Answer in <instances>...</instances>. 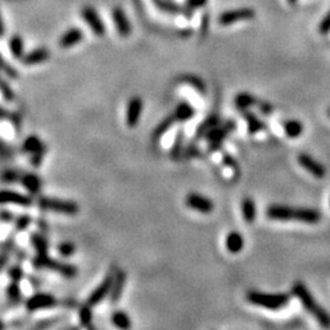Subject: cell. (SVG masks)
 Returning a JSON list of instances; mask_svg holds the SVG:
<instances>
[{
	"instance_id": "12",
	"label": "cell",
	"mask_w": 330,
	"mask_h": 330,
	"mask_svg": "<svg viewBox=\"0 0 330 330\" xmlns=\"http://www.w3.org/2000/svg\"><path fill=\"white\" fill-rule=\"evenodd\" d=\"M142 110H143V100L141 97H132L129 100L128 107H126V115L125 121L128 128L133 129L138 125L139 120H141Z\"/></svg>"
},
{
	"instance_id": "37",
	"label": "cell",
	"mask_w": 330,
	"mask_h": 330,
	"mask_svg": "<svg viewBox=\"0 0 330 330\" xmlns=\"http://www.w3.org/2000/svg\"><path fill=\"white\" fill-rule=\"evenodd\" d=\"M58 253L64 258H69V257H72L76 252V246L72 242H69V241H64V242L59 243L58 247Z\"/></svg>"
},
{
	"instance_id": "5",
	"label": "cell",
	"mask_w": 330,
	"mask_h": 330,
	"mask_svg": "<svg viewBox=\"0 0 330 330\" xmlns=\"http://www.w3.org/2000/svg\"><path fill=\"white\" fill-rule=\"evenodd\" d=\"M38 207L43 211L55 212V213L64 215H76L80 211L77 203L74 201H66L61 198L54 197H39L38 198Z\"/></svg>"
},
{
	"instance_id": "17",
	"label": "cell",
	"mask_w": 330,
	"mask_h": 330,
	"mask_svg": "<svg viewBox=\"0 0 330 330\" xmlns=\"http://www.w3.org/2000/svg\"><path fill=\"white\" fill-rule=\"evenodd\" d=\"M84 32L82 30L77 27H72L70 30L66 31L65 33H63V36L60 37L59 39V46L61 48L68 49V48H72V47L76 46V44L81 43L82 39H84Z\"/></svg>"
},
{
	"instance_id": "33",
	"label": "cell",
	"mask_w": 330,
	"mask_h": 330,
	"mask_svg": "<svg viewBox=\"0 0 330 330\" xmlns=\"http://www.w3.org/2000/svg\"><path fill=\"white\" fill-rule=\"evenodd\" d=\"M5 295H6V298L9 300V302H11V303L20 302L21 298H22L20 282L11 281L10 284H9L8 286H6Z\"/></svg>"
},
{
	"instance_id": "46",
	"label": "cell",
	"mask_w": 330,
	"mask_h": 330,
	"mask_svg": "<svg viewBox=\"0 0 330 330\" xmlns=\"http://www.w3.org/2000/svg\"><path fill=\"white\" fill-rule=\"evenodd\" d=\"M44 154H46V152H39V153L31 155V163L33 164V167L36 168L40 167V164H42V160L44 158Z\"/></svg>"
},
{
	"instance_id": "11",
	"label": "cell",
	"mask_w": 330,
	"mask_h": 330,
	"mask_svg": "<svg viewBox=\"0 0 330 330\" xmlns=\"http://www.w3.org/2000/svg\"><path fill=\"white\" fill-rule=\"evenodd\" d=\"M82 18L86 24L90 26L92 32L97 36H104L106 33V25H104L103 20H101L99 14L96 11V9L92 8V6H85L81 11Z\"/></svg>"
},
{
	"instance_id": "26",
	"label": "cell",
	"mask_w": 330,
	"mask_h": 330,
	"mask_svg": "<svg viewBox=\"0 0 330 330\" xmlns=\"http://www.w3.org/2000/svg\"><path fill=\"white\" fill-rule=\"evenodd\" d=\"M234 103L237 109L241 110V112H243V110L249 109L250 107H253L256 106V104H258V100H257L256 97L252 96L251 93L241 92V93H239L236 97H235Z\"/></svg>"
},
{
	"instance_id": "15",
	"label": "cell",
	"mask_w": 330,
	"mask_h": 330,
	"mask_svg": "<svg viewBox=\"0 0 330 330\" xmlns=\"http://www.w3.org/2000/svg\"><path fill=\"white\" fill-rule=\"evenodd\" d=\"M112 17L114 21V25H115V28L117 33L121 37H128L131 33V24H130V20L126 16L125 11L122 10L121 8H114L112 12Z\"/></svg>"
},
{
	"instance_id": "51",
	"label": "cell",
	"mask_w": 330,
	"mask_h": 330,
	"mask_svg": "<svg viewBox=\"0 0 330 330\" xmlns=\"http://www.w3.org/2000/svg\"><path fill=\"white\" fill-rule=\"evenodd\" d=\"M328 116L330 117V108H329V109H328Z\"/></svg>"
},
{
	"instance_id": "1",
	"label": "cell",
	"mask_w": 330,
	"mask_h": 330,
	"mask_svg": "<svg viewBox=\"0 0 330 330\" xmlns=\"http://www.w3.org/2000/svg\"><path fill=\"white\" fill-rule=\"evenodd\" d=\"M266 217L272 220H297L307 224H317L322 219V214L314 208L273 204L266 209Z\"/></svg>"
},
{
	"instance_id": "30",
	"label": "cell",
	"mask_w": 330,
	"mask_h": 330,
	"mask_svg": "<svg viewBox=\"0 0 330 330\" xmlns=\"http://www.w3.org/2000/svg\"><path fill=\"white\" fill-rule=\"evenodd\" d=\"M282 129L287 137L290 138L300 137L303 132V125L298 120H286L282 123Z\"/></svg>"
},
{
	"instance_id": "40",
	"label": "cell",
	"mask_w": 330,
	"mask_h": 330,
	"mask_svg": "<svg viewBox=\"0 0 330 330\" xmlns=\"http://www.w3.org/2000/svg\"><path fill=\"white\" fill-rule=\"evenodd\" d=\"M21 175L14 169H6L3 171V181L6 183H14L20 181Z\"/></svg>"
},
{
	"instance_id": "42",
	"label": "cell",
	"mask_w": 330,
	"mask_h": 330,
	"mask_svg": "<svg viewBox=\"0 0 330 330\" xmlns=\"http://www.w3.org/2000/svg\"><path fill=\"white\" fill-rule=\"evenodd\" d=\"M208 3V0H186V11L191 14V11L197 10Z\"/></svg>"
},
{
	"instance_id": "21",
	"label": "cell",
	"mask_w": 330,
	"mask_h": 330,
	"mask_svg": "<svg viewBox=\"0 0 330 330\" xmlns=\"http://www.w3.org/2000/svg\"><path fill=\"white\" fill-rule=\"evenodd\" d=\"M243 246H245V240H243L242 235L237 231H231L225 237V247L230 253L236 255L242 251Z\"/></svg>"
},
{
	"instance_id": "20",
	"label": "cell",
	"mask_w": 330,
	"mask_h": 330,
	"mask_svg": "<svg viewBox=\"0 0 330 330\" xmlns=\"http://www.w3.org/2000/svg\"><path fill=\"white\" fill-rule=\"evenodd\" d=\"M173 114L174 116H175L176 123H182V122L190 121V120L196 115V110L195 108L189 103V101L183 100L177 104L175 109H174Z\"/></svg>"
},
{
	"instance_id": "43",
	"label": "cell",
	"mask_w": 330,
	"mask_h": 330,
	"mask_svg": "<svg viewBox=\"0 0 330 330\" xmlns=\"http://www.w3.org/2000/svg\"><path fill=\"white\" fill-rule=\"evenodd\" d=\"M2 70H3V72H4V75L8 76L9 78H12V80L17 78L18 74H17L16 70L12 68L11 65H9L4 59H3V63H2Z\"/></svg>"
},
{
	"instance_id": "2",
	"label": "cell",
	"mask_w": 330,
	"mask_h": 330,
	"mask_svg": "<svg viewBox=\"0 0 330 330\" xmlns=\"http://www.w3.org/2000/svg\"><path fill=\"white\" fill-rule=\"evenodd\" d=\"M293 294L300 300L301 304L307 310V312L312 314L320 325L324 328H330V314L317 302L306 285L300 281L295 282L293 285Z\"/></svg>"
},
{
	"instance_id": "35",
	"label": "cell",
	"mask_w": 330,
	"mask_h": 330,
	"mask_svg": "<svg viewBox=\"0 0 330 330\" xmlns=\"http://www.w3.org/2000/svg\"><path fill=\"white\" fill-rule=\"evenodd\" d=\"M78 318H80L81 326L84 328H92V322H93V313H92V306L88 303L84 304L78 310Z\"/></svg>"
},
{
	"instance_id": "31",
	"label": "cell",
	"mask_w": 330,
	"mask_h": 330,
	"mask_svg": "<svg viewBox=\"0 0 330 330\" xmlns=\"http://www.w3.org/2000/svg\"><path fill=\"white\" fill-rule=\"evenodd\" d=\"M152 2H153L155 8L164 12H168V14H181L185 10L179 4L174 3L173 0H152Z\"/></svg>"
},
{
	"instance_id": "10",
	"label": "cell",
	"mask_w": 330,
	"mask_h": 330,
	"mask_svg": "<svg viewBox=\"0 0 330 330\" xmlns=\"http://www.w3.org/2000/svg\"><path fill=\"white\" fill-rule=\"evenodd\" d=\"M185 203L187 207L193 209V211H197L202 214L212 213L214 209L213 201L211 198L205 197V196L199 195L197 192L189 193L185 199Z\"/></svg>"
},
{
	"instance_id": "39",
	"label": "cell",
	"mask_w": 330,
	"mask_h": 330,
	"mask_svg": "<svg viewBox=\"0 0 330 330\" xmlns=\"http://www.w3.org/2000/svg\"><path fill=\"white\" fill-rule=\"evenodd\" d=\"M8 275L11 281L21 282V280L25 277V272L20 265H12L8 269Z\"/></svg>"
},
{
	"instance_id": "6",
	"label": "cell",
	"mask_w": 330,
	"mask_h": 330,
	"mask_svg": "<svg viewBox=\"0 0 330 330\" xmlns=\"http://www.w3.org/2000/svg\"><path fill=\"white\" fill-rule=\"evenodd\" d=\"M235 129H236V123L229 120V121L225 122L224 125L219 123L215 128L209 130L204 136V138L207 139V142L209 143V151L214 152L220 149L224 139L226 138L228 136H229V133L233 132Z\"/></svg>"
},
{
	"instance_id": "3",
	"label": "cell",
	"mask_w": 330,
	"mask_h": 330,
	"mask_svg": "<svg viewBox=\"0 0 330 330\" xmlns=\"http://www.w3.org/2000/svg\"><path fill=\"white\" fill-rule=\"evenodd\" d=\"M247 301L255 306L262 307L271 311L280 310L285 307L290 301V295L287 294H268V293H259V291H250L246 295Z\"/></svg>"
},
{
	"instance_id": "18",
	"label": "cell",
	"mask_w": 330,
	"mask_h": 330,
	"mask_svg": "<svg viewBox=\"0 0 330 330\" xmlns=\"http://www.w3.org/2000/svg\"><path fill=\"white\" fill-rule=\"evenodd\" d=\"M50 56V52L44 47H39V48H36L31 50L30 53L25 54V56L22 58L21 61L24 63L25 65L32 66L37 64H42V63L47 61Z\"/></svg>"
},
{
	"instance_id": "38",
	"label": "cell",
	"mask_w": 330,
	"mask_h": 330,
	"mask_svg": "<svg viewBox=\"0 0 330 330\" xmlns=\"http://www.w3.org/2000/svg\"><path fill=\"white\" fill-rule=\"evenodd\" d=\"M31 223H32V218L30 217V215H27V214H21L20 217H17L16 219H15V231H18V233H20V231H24V230H26L28 226H30Z\"/></svg>"
},
{
	"instance_id": "13",
	"label": "cell",
	"mask_w": 330,
	"mask_h": 330,
	"mask_svg": "<svg viewBox=\"0 0 330 330\" xmlns=\"http://www.w3.org/2000/svg\"><path fill=\"white\" fill-rule=\"evenodd\" d=\"M0 202H2V204H15L27 208L33 204V198L30 195L12 191V190H3Z\"/></svg>"
},
{
	"instance_id": "41",
	"label": "cell",
	"mask_w": 330,
	"mask_h": 330,
	"mask_svg": "<svg viewBox=\"0 0 330 330\" xmlns=\"http://www.w3.org/2000/svg\"><path fill=\"white\" fill-rule=\"evenodd\" d=\"M0 90H2L3 98H4L5 100H8V101L14 100L15 93H14V91H12V88L10 87V86H9L8 82H6L5 78H3V80H2V86H0Z\"/></svg>"
},
{
	"instance_id": "22",
	"label": "cell",
	"mask_w": 330,
	"mask_h": 330,
	"mask_svg": "<svg viewBox=\"0 0 330 330\" xmlns=\"http://www.w3.org/2000/svg\"><path fill=\"white\" fill-rule=\"evenodd\" d=\"M22 151L27 154H36L39 153V152H46V145L43 143L42 139H40L36 135H31L25 139L24 143H22Z\"/></svg>"
},
{
	"instance_id": "34",
	"label": "cell",
	"mask_w": 330,
	"mask_h": 330,
	"mask_svg": "<svg viewBox=\"0 0 330 330\" xmlns=\"http://www.w3.org/2000/svg\"><path fill=\"white\" fill-rule=\"evenodd\" d=\"M31 243H32L33 249L36 250L37 253H48V241H47L46 237L43 236L42 234L39 233H33L31 235Z\"/></svg>"
},
{
	"instance_id": "23",
	"label": "cell",
	"mask_w": 330,
	"mask_h": 330,
	"mask_svg": "<svg viewBox=\"0 0 330 330\" xmlns=\"http://www.w3.org/2000/svg\"><path fill=\"white\" fill-rule=\"evenodd\" d=\"M176 122L175 120V116H174V114L171 113L168 115L167 117H164L161 121L158 123L157 128L153 130V133H152V141L153 142H157L159 141V139L163 137V136L167 133L169 130L173 128L174 123Z\"/></svg>"
},
{
	"instance_id": "19",
	"label": "cell",
	"mask_w": 330,
	"mask_h": 330,
	"mask_svg": "<svg viewBox=\"0 0 330 330\" xmlns=\"http://www.w3.org/2000/svg\"><path fill=\"white\" fill-rule=\"evenodd\" d=\"M20 183L30 195L36 196L42 190V180L40 177L33 173H27L25 175H21Z\"/></svg>"
},
{
	"instance_id": "47",
	"label": "cell",
	"mask_w": 330,
	"mask_h": 330,
	"mask_svg": "<svg viewBox=\"0 0 330 330\" xmlns=\"http://www.w3.org/2000/svg\"><path fill=\"white\" fill-rule=\"evenodd\" d=\"M14 215H12L11 212L6 211V209H3L2 211V220L3 223H11L14 220Z\"/></svg>"
},
{
	"instance_id": "7",
	"label": "cell",
	"mask_w": 330,
	"mask_h": 330,
	"mask_svg": "<svg viewBox=\"0 0 330 330\" xmlns=\"http://www.w3.org/2000/svg\"><path fill=\"white\" fill-rule=\"evenodd\" d=\"M59 303L55 296L47 293H37L28 297L25 302V307L28 312H37L40 310H49Z\"/></svg>"
},
{
	"instance_id": "32",
	"label": "cell",
	"mask_w": 330,
	"mask_h": 330,
	"mask_svg": "<svg viewBox=\"0 0 330 330\" xmlns=\"http://www.w3.org/2000/svg\"><path fill=\"white\" fill-rule=\"evenodd\" d=\"M112 323L116 328L119 329H130L131 328V319H130L129 314L125 313L123 311H115L112 314Z\"/></svg>"
},
{
	"instance_id": "44",
	"label": "cell",
	"mask_w": 330,
	"mask_h": 330,
	"mask_svg": "<svg viewBox=\"0 0 330 330\" xmlns=\"http://www.w3.org/2000/svg\"><path fill=\"white\" fill-rule=\"evenodd\" d=\"M60 320V318H49V319H43L40 320V322H37L36 324H34V328H38V329H46V328H49V326H53L55 323H58Z\"/></svg>"
},
{
	"instance_id": "48",
	"label": "cell",
	"mask_w": 330,
	"mask_h": 330,
	"mask_svg": "<svg viewBox=\"0 0 330 330\" xmlns=\"http://www.w3.org/2000/svg\"><path fill=\"white\" fill-rule=\"evenodd\" d=\"M224 164L228 165V167H231L233 169H235V168H237L236 160H235L234 158L231 157V155H229V154L224 155Z\"/></svg>"
},
{
	"instance_id": "16",
	"label": "cell",
	"mask_w": 330,
	"mask_h": 330,
	"mask_svg": "<svg viewBox=\"0 0 330 330\" xmlns=\"http://www.w3.org/2000/svg\"><path fill=\"white\" fill-rule=\"evenodd\" d=\"M126 282V274L123 271H116L114 273V282L112 291H110L109 300L113 304H116L122 296L123 287H125Z\"/></svg>"
},
{
	"instance_id": "28",
	"label": "cell",
	"mask_w": 330,
	"mask_h": 330,
	"mask_svg": "<svg viewBox=\"0 0 330 330\" xmlns=\"http://www.w3.org/2000/svg\"><path fill=\"white\" fill-rule=\"evenodd\" d=\"M220 123V120H219V115L217 113H213L211 114L207 119L203 121L201 125H199V128L197 129V131H196V137L197 138H202L204 137L205 133H207L209 130H212L215 126L219 125Z\"/></svg>"
},
{
	"instance_id": "24",
	"label": "cell",
	"mask_w": 330,
	"mask_h": 330,
	"mask_svg": "<svg viewBox=\"0 0 330 330\" xmlns=\"http://www.w3.org/2000/svg\"><path fill=\"white\" fill-rule=\"evenodd\" d=\"M241 213L242 218L249 224H252L257 218V207L256 203L251 197H245L241 201Z\"/></svg>"
},
{
	"instance_id": "27",
	"label": "cell",
	"mask_w": 330,
	"mask_h": 330,
	"mask_svg": "<svg viewBox=\"0 0 330 330\" xmlns=\"http://www.w3.org/2000/svg\"><path fill=\"white\" fill-rule=\"evenodd\" d=\"M9 50L15 59L22 60L25 56V44L21 36L15 34L9 39Z\"/></svg>"
},
{
	"instance_id": "45",
	"label": "cell",
	"mask_w": 330,
	"mask_h": 330,
	"mask_svg": "<svg viewBox=\"0 0 330 330\" xmlns=\"http://www.w3.org/2000/svg\"><path fill=\"white\" fill-rule=\"evenodd\" d=\"M329 31H330V11L328 12V15L323 18L322 22H320V25H319V32L320 33L325 34V33H328Z\"/></svg>"
},
{
	"instance_id": "49",
	"label": "cell",
	"mask_w": 330,
	"mask_h": 330,
	"mask_svg": "<svg viewBox=\"0 0 330 330\" xmlns=\"http://www.w3.org/2000/svg\"><path fill=\"white\" fill-rule=\"evenodd\" d=\"M258 107H259V109L262 110V113H264V114L271 113L273 110V108L269 103H258Z\"/></svg>"
},
{
	"instance_id": "29",
	"label": "cell",
	"mask_w": 330,
	"mask_h": 330,
	"mask_svg": "<svg viewBox=\"0 0 330 330\" xmlns=\"http://www.w3.org/2000/svg\"><path fill=\"white\" fill-rule=\"evenodd\" d=\"M242 113L243 119L247 121V130H249L251 135H255V133L262 131V130L264 129V123H263L256 115H253L249 110H243Z\"/></svg>"
},
{
	"instance_id": "25",
	"label": "cell",
	"mask_w": 330,
	"mask_h": 330,
	"mask_svg": "<svg viewBox=\"0 0 330 330\" xmlns=\"http://www.w3.org/2000/svg\"><path fill=\"white\" fill-rule=\"evenodd\" d=\"M183 141H185V132H183V129L180 128L176 131V136L170 148V157L173 160H179L182 157Z\"/></svg>"
},
{
	"instance_id": "9",
	"label": "cell",
	"mask_w": 330,
	"mask_h": 330,
	"mask_svg": "<svg viewBox=\"0 0 330 330\" xmlns=\"http://www.w3.org/2000/svg\"><path fill=\"white\" fill-rule=\"evenodd\" d=\"M113 282H114V274H112V273H110V274H107L103 280H101L100 284L98 285V286L92 291L90 296L87 297L86 303H88L92 307L99 304L104 298L110 295V291H112V287H113Z\"/></svg>"
},
{
	"instance_id": "36",
	"label": "cell",
	"mask_w": 330,
	"mask_h": 330,
	"mask_svg": "<svg viewBox=\"0 0 330 330\" xmlns=\"http://www.w3.org/2000/svg\"><path fill=\"white\" fill-rule=\"evenodd\" d=\"M182 81L183 82H187L189 85H191L193 88H195L196 91L199 92L201 94H204L205 93V86H204V82L202 81V78H199L198 76H193V75H190V76H185V77H182Z\"/></svg>"
},
{
	"instance_id": "50",
	"label": "cell",
	"mask_w": 330,
	"mask_h": 330,
	"mask_svg": "<svg viewBox=\"0 0 330 330\" xmlns=\"http://www.w3.org/2000/svg\"><path fill=\"white\" fill-rule=\"evenodd\" d=\"M287 2H288V3H290V4H295V3H296V2H297V0H287Z\"/></svg>"
},
{
	"instance_id": "8",
	"label": "cell",
	"mask_w": 330,
	"mask_h": 330,
	"mask_svg": "<svg viewBox=\"0 0 330 330\" xmlns=\"http://www.w3.org/2000/svg\"><path fill=\"white\" fill-rule=\"evenodd\" d=\"M256 11L252 10L251 8H241V9H234V10H228L221 12L219 15L218 22L221 26H229V25L236 24L240 21H249L255 18Z\"/></svg>"
},
{
	"instance_id": "14",
	"label": "cell",
	"mask_w": 330,
	"mask_h": 330,
	"mask_svg": "<svg viewBox=\"0 0 330 330\" xmlns=\"http://www.w3.org/2000/svg\"><path fill=\"white\" fill-rule=\"evenodd\" d=\"M297 161L303 169H306L311 175L317 177V179H323L326 175V169L324 165H322L319 161H317L314 158L306 153H301L297 157Z\"/></svg>"
},
{
	"instance_id": "4",
	"label": "cell",
	"mask_w": 330,
	"mask_h": 330,
	"mask_svg": "<svg viewBox=\"0 0 330 330\" xmlns=\"http://www.w3.org/2000/svg\"><path fill=\"white\" fill-rule=\"evenodd\" d=\"M32 265L36 269H50V271L59 273L60 275L69 279L75 278L78 272L74 264L56 261V259L49 257L48 253H43V255L37 253L32 258Z\"/></svg>"
}]
</instances>
